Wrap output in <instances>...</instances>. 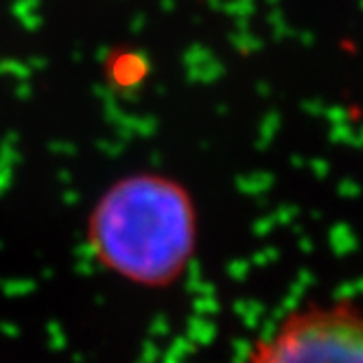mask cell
<instances>
[{"label": "cell", "mask_w": 363, "mask_h": 363, "mask_svg": "<svg viewBox=\"0 0 363 363\" xmlns=\"http://www.w3.org/2000/svg\"><path fill=\"white\" fill-rule=\"evenodd\" d=\"M239 363H363V302H302L258 337Z\"/></svg>", "instance_id": "2"}, {"label": "cell", "mask_w": 363, "mask_h": 363, "mask_svg": "<svg viewBox=\"0 0 363 363\" xmlns=\"http://www.w3.org/2000/svg\"><path fill=\"white\" fill-rule=\"evenodd\" d=\"M96 261L125 280L164 287L186 269L197 241L191 195L162 175H129L103 195L90 217Z\"/></svg>", "instance_id": "1"}]
</instances>
